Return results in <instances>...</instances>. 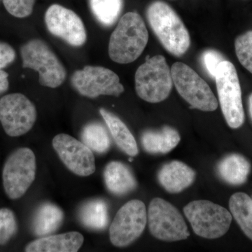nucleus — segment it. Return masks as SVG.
<instances>
[{
  "label": "nucleus",
  "instance_id": "a878e982",
  "mask_svg": "<svg viewBox=\"0 0 252 252\" xmlns=\"http://www.w3.org/2000/svg\"><path fill=\"white\" fill-rule=\"evenodd\" d=\"M235 48L239 61L252 74V31L239 36L235 40Z\"/></svg>",
  "mask_w": 252,
  "mask_h": 252
},
{
  "label": "nucleus",
  "instance_id": "9b49d317",
  "mask_svg": "<svg viewBox=\"0 0 252 252\" xmlns=\"http://www.w3.org/2000/svg\"><path fill=\"white\" fill-rule=\"evenodd\" d=\"M36 117L35 106L24 94H8L0 99V122L10 137H19L29 132Z\"/></svg>",
  "mask_w": 252,
  "mask_h": 252
},
{
  "label": "nucleus",
  "instance_id": "4468645a",
  "mask_svg": "<svg viewBox=\"0 0 252 252\" xmlns=\"http://www.w3.org/2000/svg\"><path fill=\"white\" fill-rule=\"evenodd\" d=\"M52 144L61 161L73 173L87 177L95 171L93 151L84 142L67 134H59L53 139Z\"/></svg>",
  "mask_w": 252,
  "mask_h": 252
},
{
  "label": "nucleus",
  "instance_id": "423d86ee",
  "mask_svg": "<svg viewBox=\"0 0 252 252\" xmlns=\"http://www.w3.org/2000/svg\"><path fill=\"white\" fill-rule=\"evenodd\" d=\"M217 93L222 112L232 128H238L245 122L242 91L238 73L233 63H220L216 76Z\"/></svg>",
  "mask_w": 252,
  "mask_h": 252
},
{
  "label": "nucleus",
  "instance_id": "c756f323",
  "mask_svg": "<svg viewBox=\"0 0 252 252\" xmlns=\"http://www.w3.org/2000/svg\"><path fill=\"white\" fill-rule=\"evenodd\" d=\"M16 51L7 43L0 41V69L7 67L16 59Z\"/></svg>",
  "mask_w": 252,
  "mask_h": 252
},
{
  "label": "nucleus",
  "instance_id": "412c9836",
  "mask_svg": "<svg viewBox=\"0 0 252 252\" xmlns=\"http://www.w3.org/2000/svg\"><path fill=\"white\" fill-rule=\"evenodd\" d=\"M251 170L248 160L240 154H230L222 159L217 166L220 178L231 185H241L248 180Z\"/></svg>",
  "mask_w": 252,
  "mask_h": 252
},
{
  "label": "nucleus",
  "instance_id": "6e6552de",
  "mask_svg": "<svg viewBox=\"0 0 252 252\" xmlns=\"http://www.w3.org/2000/svg\"><path fill=\"white\" fill-rule=\"evenodd\" d=\"M36 170V157L31 149L14 151L3 168V185L7 196L12 200L21 198L35 180Z\"/></svg>",
  "mask_w": 252,
  "mask_h": 252
},
{
  "label": "nucleus",
  "instance_id": "f3484780",
  "mask_svg": "<svg viewBox=\"0 0 252 252\" xmlns=\"http://www.w3.org/2000/svg\"><path fill=\"white\" fill-rule=\"evenodd\" d=\"M104 180L109 192L116 195L130 193L137 187V181L130 168L119 161H112L106 165Z\"/></svg>",
  "mask_w": 252,
  "mask_h": 252
},
{
  "label": "nucleus",
  "instance_id": "2f4dec72",
  "mask_svg": "<svg viewBox=\"0 0 252 252\" xmlns=\"http://www.w3.org/2000/svg\"><path fill=\"white\" fill-rule=\"evenodd\" d=\"M249 109H250V115L252 119V94L249 97Z\"/></svg>",
  "mask_w": 252,
  "mask_h": 252
},
{
  "label": "nucleus",
  "instance_id": "39448f33",
  "mask_svg": "<svg viewBox=\"0 0 252 252\" xmlns=\"http://www.w3.org/2000/svg\"><path fill=\"white\" fill-rule=\"evenodd\" d=\"M184 212L195 234L204 238H219L229 230L232 215L217 204L195 200L189 203Z\"/></svg>",
  "mask_w": 252,
  "mask_h": 252
},
{
  "label": "nucleus",
  "instance_id": "c85d7f7f",
  "mask_svg": "<svg viewBox=\"0 0 252 252\" xmlns=\"http://www.w3.org/2000/svg\"><path fill=\"white\" fill-rule=\"evenodd\" d=\"M202 62L210 77L215 78L220 63L225 61L224 57L215 50H207L202 55Z\"/></svg>",
  "mask_w": 252,
  "mask_h": 252
},
{
  "label": "nucleus",
  "instance_id": "2eb2a0df",
  "mask_svg": "<svg viewBox=\"0 0 252 252\" xmlns=\"http://www.w3.org/2000/svg\"><path fill=\"white\" fill-rule=\"evenodd\" d=\"M84 236L77 231L41 237L28 244V252H76L84 244Z\"/></svg>",
  "mask_w": 252,
  "mask_h": 252
},
{
  "label": "nucleus",
  "instance_id": "bb28decb",
  "mask_svg": "<svg viewBox=\"0 0 252 252\" xmlns=\"http://www.w3.org/2000/svg\"><path fill=\"white\" fill-rule=\"evenodd\" d=\"M17 230V220L14 212L9 209H0V245L8 243Z\"/></svg>",
  "mask_w": 252,
  "mask_h": 252
},
{
  "label": "nucleus",
  "instance_id": "aec40b11",
  "mask_svg": "<svg viewBox=\"0 0 252 252\" xmlns=\"http://www.w3.org/2000/svg\"><path fill=\"white\" fill-rule=\"evenodd\" d=\"M180 141V135L169 126L161 130L145 131L142 135V144L149 154H167L175 149Z\"/></svg>",
  "mask_w": 252,
  "mask_h": 252
},
{
  "label": "nucleus",
  "instance_id": "f03ea898",
  "mask_svg": "<svg viewBox=\"0 0 252 252\" xmlns=\"http://www.w3.org/2000/svg\"><path fill=\"white\" fill-rule=\"evenodd\" d=\"M151 27L165 49L176 56L187 52L190 46V36L177 13L170 5L156 1L147 11Z\"/></svg>",
  "mask_w": 252,
  "mask_h": 252
},
{
  "label": "nucleus",
  "instance_id": "7ed1b4c3",
  "mask_svg": "<svg viewBox=\"0 0 252 252\" xmlns=\"http://www.w3.org/2000/svg\"><path fill=\"white\" fill-rule=\"evenodd\" d=\"M23 67L39 74L41 86L56 89L65 81L67 72L54 51L46 42L32 39L21 46Z\"/></svg>",
  "mask_w": 252,
  "mask_h": 252
},
{
  "label": "nucleus",
  "instance_id": "9d476101",
  "mask_svg": "<svg viewBox=\"0 0 252 252\" xmlns=\"http://www.w3.org/2000/svg\"><path fill=\"white\" fill-rule=\"evenodd\" d=\"M147 221L145 205L139 200H132L123 205L109 228L111 243L118 248H124L133 243L143 233Z\"/></svg>",
  "mask_w": 252,
  "mask_h": 252
},
{
  "label": "nucleus",
  "instance_id": "0eeeda50",
  "mask_svg": "<svg viewBox=\"0 0 252 252\" xmlns=\"http://www.w3.org/2000/svg\"><path fill=\"white\" fill-rule=\"evenodd\" d=\"M172 81L180 95L193 108L213 112L218 107L216 97L208 84L192 68L183 63H174Z\"/></svg>",
  "mask_w": 252,
  "mask_h": 252
},
{
  "label": "nucleus",
  "instance_id": "dca6fc26",
  "mask_svg": "<svg viewBox=\"0 0 252 252\" xmlns=\"http://www.w3.org/2000/svg\"><path fill=\"white\" fill-rule=\"evenodd\" d=\"M195 173L184 162L172 161L161 167L158 175L160 185L170 193H180L193 184Z\"/></svg>",
  "mask_w": 252,
  "mask_h": 252
},
{
  "label": "nucleus",
  "instance_id": "b1692460",
  "mask_svg": "<svg viewBox=\"0 0 252 252\" xmlns=\"http://www.w3.org/2000/svg\"><path fill=\"white\" fill-rule=\"evenodd\" d=\"M81 137L82 142L96 153H106L110 148L111 140L108 132L99 123L92 122L85 126Z\"/></svg>",
  "mask_w": 252,
  "mask_h": 252
},
{
  "label": "nucleus",
  "instance_id": "f257e3e1",
  "mask_svg": "<svg viewBox=\"0 0 252 252\" xmlns=\"http://www.w3.org/2000/svg\"><path fill=\"white\" fill-rule=\"evenodd\" d=\"M148 40V31L142 18L136 12L127 13L110 36L109 57L119 64L132 63L142 54Z\"/></svg>",
  "mask_w": 252,
  "mask_h": 252
},
{
  "label": "nucleus",
  "instance_id": "7c9ffc66",
  "mask_svg": "<svg viewBox=\"0 0 252 252\" xmlns=\"http://www.w3.org/2000/svg\"><path fill=\"white\" fill-rule=\"evenodd\" d=\"M9 86V74L2 69H0V94L6 92Z\"/></svg>",
  "mask_w": 252,
  "mask_h": 252
},
{
  "label": "nucleus",
  "instance_id": "cd10ccee",
  "mask_svg": "<svg viewBox=\"0 0 252 252\" xmlns=\"http://www.w3.org/2000/svg\"><path fill=\"white\" fill-rule=\"evenodd\" d=\"M5 9L11 16L18 18L28 17L32 13L35 0H2Z\"/></svg>",
  "mask_w": 252,
  "mask_h": 252
},
{
  "label": "nucleus",
  "instance_id": "a211bd4d",
  "mask_svg": "<svg viewBox=\"0 0 252 252\" xmlns=\"http://www.w3.org/2000/svg\"><path fill=\"white\" fill-rule=\"evenodd\" d=\"M99 113L119 149L130 157L137 156L139 152L137 142L126 124L119 117L106 109H99Z\"/></svg>",
  "mask_w": 252,
  "mask_h": 252
},
{
  "label": "nucleus",
  "instance_id": "6ab92c4d",
  "mask_svg": "<svg viewBox=\"0 0 252 252\" xmlns=\"http://www.w3.org/2000/svg\"><path fill=\"white\" fill-rule=\"evenodd\" d=\"M64 220V213L57 205L42 204L36 210L32 221V230L36 236H47L59 229Z\"/></svg>",
  "mask_w": 252,
  "mask_h": 252
},
{
  "label": "nucleus",
  "instance_id": "20e7f679",
  "mask_svg": "<svg viewBox=\"0 0 252 252\" xmlns=\"http://www.w3.org/2000/svg\"><path fill=\"white\" fill-rule=\"evenodd\" d=\"M136 92L151 103H158L168 97L172 88L171 70L160 55L147 59L139 67L135 77Z\"/></svg>",
  "mask_w": 252,
  "mask_h": 252
},
{
  "label": "nucleus",
  "instance_id": "f8f14e48",
  "mask_svg": "<svg viewBox=\"0 0 252 252\" xmlns=\"http://www.w3.org/2000/svg\"><path fill=\"white\" fill-rule=\"evenodd\" d=\"M71 82L81 95L96 98L99 95L119 96L124 88L115 72L101 66H85L73 74Z\"/></svg>",
  "mask_w": 252,
  "mask_h": 252
},
{
  "label": "nucleus",
  "instance_id": "5701e85b",
  "mask_svg": "<svg viewBox=\"0 0 252 252\" xmlns=\"http://www.w3.org/2000/svg\"><path fill=\"white\" fill-rule=\"evenodd\" d=\"M231 215L245 234L252 240V199L244 193H236L230 197Z\"/></svg>",
  "mask_w": 252,
  "mask_h": 252
},
{
  "label": "nucleus",
  "instance_id": "ddd939ff",
  "mask_svg": "<svg viewBox=\"0 0 252 252\" xmlns=\"http://www.w3.org/2000/svg\"><path fill=\"white\" fill-rule=\"evenodd\" d=\"M45 23L48 31L69 45L79 47L87 39L82 20L72 10L59 4H53L46 10Z\"/></svg>",
  "mask_w": 252,
  "mask_h": 252
},
{
  "label": "nucleus",
  "instance_id": "393cba45",
  "mask_svg": "<svg viewBox=\"0 0 252 252\" xmlns=\"http://www.w3.org/2000/svg\"><path fill=\"white\" fill-rule=\"evenodd\" d=\"M94 17L104 26H110L117 21L124 6L123 0H89Z\"/></svg>",
  "mask_w": 252,
  "mask_h": 252
},
{
  "label": "nucleus",
  "instance_id": "4be33fe9",
  "mask_svg": "<svg viewBox=\"0 0 252 252\" xmlns=\"http://www.w3.org/2000/svg\"><path fill=\"white\" fill-rule=\"evenodd\" d=\"M79 218L86 228L94 230H102L109 223L108 205L102 199L89 200L81 206Z\"/></svg>",
  "mask_w": 252,
  "mask_h": 252
},
{
  "label": "nucleus",
  "instance_id": "1a4fd4ad",
  "mask_svg": "<svg viewBox=\"0 0 252 252\" xmlns=\"http://www.w3.org/2000/svg\"><path fill=\"white\" fill-rule=\"evenodd\" d=\"M149 230L156 238L163 241L185 240L190 233L183 217L177 208L162 198H154L147 215Z\"/></svg>",
  "mask_w": 252,
  "mask_h": 252
}]
</instances>
